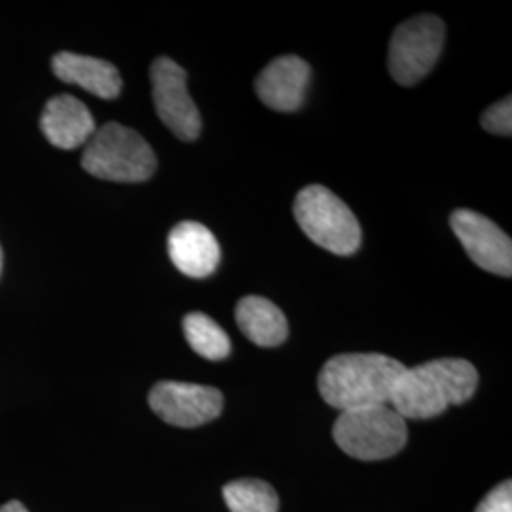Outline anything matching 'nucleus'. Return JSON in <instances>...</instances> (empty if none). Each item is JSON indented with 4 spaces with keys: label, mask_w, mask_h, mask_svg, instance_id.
I'll list each match as a JSON object with an SVG mask.
<instances>
[{
    "label": "nucleus",
    "mask_w": 512,
    "mask_h": 512,
    "mask_svg": "<svg viewBox=\"0 0 512 512\" xmlns=\"http://www.w3.org/2000/svg\"><path fill=\"white\" fill-rule=\"evenodd\" d=\"M478 372L465 359H435L406 368L395 385L391 406L404 420H431L476 393Z\"/></svg>",
    "instance_id": "1"
},
{
    "label": "nucleus",
    "mask_w": 512,
    "mask_h": 512,
    "mask_svg": "<svg viewBox=\"0 0 512 512\" xmlns=\"http://www.w3.org/2000/svg\"><path fill=\"white\" fill-rule=\"evenodd\" d=\"M406 366L382 353H342L329 359L319 372L323 401L340 410L389 404Z\"/></svg>",
    "instance_id": "2"
},
{
    "label": "nucleus",
    "mask_w": 512,
    "mask_h": 512,
    "mask_svg": "<svg viewBox=\"0 0 512 512\" xmlns=\"http://www.w3.org/2000/svg\"><path fill=\"white\" fill-rule=\"evenodd\" d=\"M156 154L135 129L109 122L95 129L82 154V167L112 183H143L156 171Z\"/></svg>",
    "instance_id": "3"
},
{
    "label": "nucleus",
    "mask_w": 512,
    "mask_h": 512,
    "mask_svg": "<svg viewBox=\"0 0 512 512\" xmlns=\"http://www.w3.org/2000/svg\"><path fill=\"white\" fill-rule=\"evenodd\" d=\"M294 217L302 232L338 256H349L359 251L363 230L353 211L332 190L311 184L298 192L294 200Z\"/></svg>",
    "instance_id": "4"
},
{
    "label": "nucleus",
    "mask_w": 512,
    "mask_h": 512,
    "mask_svg": "<svg viewBox=\"0 0 512 512\" xmlns=\"http://www.w3.org/2000/svg\"><path fill=\"white\" fill-rule=\"evenodd\" d=\"M332 437L351 458L380 461L403 450L408 429L406 420L391 404H376L340 412L332 427Z\"/></svg>",
    "instance_id": "5"
},
{
    "label": "nucleus",
    "mask_w": 512,
    "mask_h": 512,
    "mask_svg": "<svg viewBox=\"0 0 512 512\" xmlns=\"http://www.w3.org/2000/svg\"><path fill=\"white\" fill-rule=\"evenodd\" d=\"M444 23L437 16H416L399 25L389 44V73L401 86H416L433 71L444 48Z\"/></svg>",
    "instance_id": "6"
},
{
    "label": "nucleus",
    "mask_w": 512,
    "mask_h": 512,
    "mask_svg": "<svg viewBox=\"0 0 512 512\" xmlns=\"http://www.w3.org/2000/svg\"><path fill=\"white\" fill-rule=\"evenodd\" d=\"M154 107L167 129L181 141H196L202 116L186 86V71L171 57H158L150 67Z\"/></svg>",
    "instance_id": "7"
},
{
    "label": "nucleus",
    "mask_w": 512,
    "mask_h": 512,
    "mask_svg": "<svg viewBox=\"0 0 512 512\" xmlns=\"http://www.w3.org/2000/svg\"><path fill=\"white\" fill-rule=\"evenodd\" d=\"M152 412L175 427H200L217 420L222 412V393L209 385L158 382L148 393Z\"/></svg>",
    "instance_id": "8"
},
{
    "label": "nucleus",
    "mask_w": 512,
    "mask_h": 512,
    "mask_svg": "<svg viewBox=\"0 0 512 512\" xmlns=\"http://www.w3.org/2000/svg\"><path fill=\"white\" fill-rule=\"evenodd\" d=\"M450 226L478 268L511 277L512 241L494 220L471 209H458L450 217Z\"/></svg>",
    "instance_id": "9"
},
{
    "label": "nucleus",
    "mask_w": 512,
    "mask_h": 512,
    "mask_svg": "<svg viewBox=\"0 0 512 512\" xmlns=\"http://www.w3.org/2000/svg\"><path fill=\"white\" fill-rule=\"evenodd\" d=\"M311 67L298 55H281L256 78V95L277 112H294L304 105Z\"/></svg>",
    "instance_id": "10"
},
{
    "label": "nucleus",
    "mask_w": 512,
    "mask_h": 512,
    "mask_svg": "<svg viewBox=\"0 0 512 512\" xmlns=\"http://www.w3.org/2000/svg\"><path fill=\"white\" fill-rule=\"evenodd\" d=\"M167 253L175 268L192 279L215 274L220 262L219 241L207 226L194 220H184L169 232Z\"/></svg>",
    "instance_id": "11"
},
{
    "label": "nucleus",
    "mask_w": 512,
    "mask_h": 512,
    "mask_svg": "<svg viewBox=\"0 0 512 512\" xmlns=\"http://www.w3.org/2000/svg\"><path fill=\"white\" fill-rule=\"evenodd\" d=\"M40 129L50 145L61 150L82 147L95 133L90 109L73 95H55L42 112Z\"/></svg>",
    "instance_id": "12"
},
{
    "label": "nucleus",
    "mask_w": 512,
    "mask_h": 512,
    "mask_svg": "<svg viewBox=\"0 0 512 512\" xmlns=\"http://www.w3.org/2000/svg\"><path fill=\"white\" fill-rule=\"evenodd\" d=\"M52 69L61 82L74 84L99 99H116L122 92V76L105 59L59 52L52 59Z\"/></svg>",
    "instance_id": "13"
},
{
    "label": "nucleus",
    "mask_w": 512,
    "mask_h": 512,
    "mask_svg": "<svg viewBox=\"0 0 512 512\" xmlns=\"http://www.w3.org/2000/svg\"><path fill=\"white\" fill-rule=\"evenodd\" d=\"M238 327L260 348L281 346L289 336V323L283 311L262 296H245L236 308Z\"/></svg>",
    "instance_id": "14"
},
{
    "label": "nucleus",
    "mask_w": 512,
    "mask_h": 512,
    "mask_svg": "<svg viewBox=\"0 0 512 512\" xmlns=\"http://www.w3.org/2000/svg\"><path fill=\"white\" fill-rule=\"evenodd\" d=\"M184 336L190 348L207 361H222L230 355L232 342L215 319L202 311H192L183 319Z\"/></svg>",
    "instance_id": "15"
},
{
    "label": "nucleus",
    "mask_w": 512,
    "mask_h": 512,
    "mask_svg": "<svg viewBox=\"0 0 512 512\" xmlns=\"http://www.w3.org/2000/svg\"><path fill=\"white\" fill-rule=\"evenodd\" d=\"M230 512H277L279 497L274 488L255 478H241L222 488Z\"/></svg>",
    "instance_id": "16"
},
{
    "label": "nucleus",
    "mask_w": 512,
    "mask_h": 512,
    "mask_svg": "<svg viewBox=\"0 0 512 512\" xmlns=\"http://www.w3.org/2000/svg\"><path fill=\"white\" fill-rule=\"evenodd\" d=\"M482 128L488 133L501 135V137H511L512 135V101L511 95L505 99L497 101L490 109L484 110L480 118Z\"/></svg>",
    "instance_id": "17"
},
{
    "label": "nucleus",
    "mask_w": 512,
    "mask_h": 512,
    "mask_svg": "<svg viewBox=\"0 0 512 512\" xmlns=\"http://www.w3.org/2000/svg\"><path fill=\"white\" fill-rule=\"evenodd\" d=\"M475 512H512L511 480H505L499 486H495L494 490L480 501Z\"/></svg>",
    "instance_id": "18"
},
{
    "label": "nucleus",
    "mask_w": 512,
    "mask_h": 512,
    "mask_svg": "<svg viewBox=\"0 0 512 512\" xmlns=\"http://www.w3.org/2000/svg\"><path fill=\"white\" fill-rule=\"evenodd\" d=\"M0 512H29L25 509V505L23 503H19V501H8L6 505H2L0 507Z\"/></svg>",
    "instance_id": "19"
},
{
    "label": "nucleus",
    "mask_w": 512,
    "mask_h": 512,
    "mask_svg": "<svg viewBox=\"0 0 512 512\" xmlns=\"http://www.w3.org/2000/svg\"><path fill=\"white\" fill-rule=\"evenodd\" d=\"M0 272H2V249H0Z\"/></svg>",
    "instance_id": "20"
}]
</instances>
